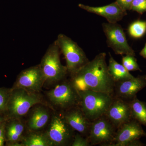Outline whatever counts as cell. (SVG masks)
Listing matches in <instances>:
<instances>
[{"instance_id": "6da1fadb", "label": "cell", "mask_w": 146, "mask_h": 146, "mask_svg": "<svg viewBox=\"0 0 146 146\" xmlns=\"http://www.w3.org/2000/svg\"><path fill=\"white\" fill-rule=\"evenodd\" d=\"M106 53H100L93 60L70 74L69 80L78 91L91 90L114 96L115 82L108 72Z\"/></svg>"}, {"instance_id": "7a4b0ae2", "label": "cell", "mask_w": 146, "mask_h": 146, "mask_svg": "<svg viewBox=\"0 0 146 146\" xmlns=\"http://www.w3.org/2000/svg\"><path fill=\"white\" fill-rule=\"evenodd\" d=\"M60 48L56 41L50 45L40 65L44 78V84L55 85L65 79L68 74L66 66L61 64Z\"/></svg>"}, {"instance_id": "3957f363", "label": "cell", "mask_w": 146, "mask_h": 146, "mask_svg": "<svg viewBox=\"0 0 146 146\" xmlns=\"http://www.w3.org/2000/svg\"><path fill=\"white\" fill-rule=\"evenodd\" d=\"M78 93L80 107L91 121L105 115L114 97L108 93L91 90Z\"/></svg>"}, {"instance_id": "277c9868", "label": "cell", "mask_w": 146, "mask_h": 146, "mask_svg": "<svg viewBox=\"0 0 146 146\" xmlns=\"http://www.w3.org/2000/svg\"><path fill=\"white\" fill-rule=\"evenodd\" d=\"M38 104H45L43 97L39 93L23 89H11L7 110L14 119H20Z\"/></svg>"}, {"instance_id": "5b68a950", "label": "cell", "mask_w": 146, "mask_h": 146, "mask_svg": "<svg viewBox=\"0 0 146 146\" xmlns=\"http://www.w3.org/2000/svg\"><path fill=\"white\" fill-rule=\"evenodd\" d=\"M49 101L61 112L79 106L80 98L77 90L69 80L64 79L46 93Z\"/></svg>"}, {"instance_id": "8992f818", "label": "cell", "mask_w": 146, "mask_h": 146, "mask_svg": "<svg viewBox=\"0 0 146 146\" xmlns=\"http://www.w3.org/2000/svg\"><path fill=\"white\" fill-rule=\"evenodd\" d=\"M75 131L69 125L63 112H54L46 131L54 146H71Z\"/></svg>"}, {"instance_id": "52a82bcc", "label": "cell", "mask_w": 146, "mask_h": 146, "mask_svg": "<svg viewBox=\"0 0 146 146\" xmlns=\"http://www.w3.org/2000/svg\"><path fill=\"white\" fill-rule=\"evenodd\" d=\"M56 41L66 60L69 74L75 72L89 61L83 50L65 35L59 34Z\"/></svg>"}, {"instance_id": "ba28073f", "label": "cell", "mask_w": 146, "mask_h": 146, "mask_svg": "<svg viewBox=\"0 0 146 146\" xmlns=\"http://www.w3.org/2000/svg\"><path fill=\"white\" fill-rule=\"evenodd\" d=\"M117 129L105 115L91 121L87 137L91 146H110Z\"/></svg>"}, {"instance_id": "9c48e42d", "label": "cell", "mask_w": 146, "mask_h": 146, "mask_svg": "<svg viewBox=\"0 0 146 146\" xmlns=\"http://www.w3.org/2000/svg\"><path fill=\"white\" fill-rule=\"evenodd\" d=\"M108 46L115 54L135 56V52L129 45L123 28L120 25L108 22L102 24Z\"/></svg>"}, {"instance_id": "30bf717a", "label": "cell", "mask_w": 146, "mask_h": 146, "mask_svg": "<svg viewBox=\"0 0 146 146\" xmlns=\"http://www.w3.org/2000/svg\"><path fill=\"white\" fill-rule=\"evenodd\" d=\"M44 85V78L39 64L22 71L11 89H23L30 92L39 93Z\"/></svg>"}, {"instance_id": "8fae6325", "label": "cell", "mask_w": 146, "mask_h": 146, "mask_svg": "<svg viewBox=\"0 0 146 146\" xmlns=\"http://www.w3.org/2000/svg\"><path fill=\"white\" fill-rule=\"evenodd\" d=\"M141 124L132 119L118 128L110 146H126L131 141L146 137V132Z\"/></svg>"}, {"instance_id": "7c38bea8", "label": "cell", "mask_w": 146, "mask_h": 146, "mask_svg": "<svg viewBox=\"0 0 146 146\" xmlns=\"http://www.w3.org/2000/svg\"><path fill=\"white\" fill-rule=\"evenodd\" d=\"M146 87V75L115 82L114 96L129 102L136 97V94Z\"/></svg>"}, {"instance_id": "4fadbf2b", "label": "cell", "mask_w": 146, "mask_h": 146, "mask_svg": "<svg viewBox=\"0 0 146 146\" xmlns=\"http://www.w3.org/2000/svg\"><path fill=\"white\" fill-rule=\"evenodd\" d=\"M105 115L117 129L132 119L129 102L114 97Z\"/></svg>"}, {"instance_id": "5bb4252c", "label": "cell", "mask_w": 146, "mask_h": 146, "mask_svg": "<svg viewBox=\"0 0 146 146\" xmlns=\"http://www.w3.org/2000/svg\"><path fill=\"white\" fill-rule=\"evenodd\" d=\"M62 112L66 121L74 130L84 137H88L91 121L86 117L79 106Z\"/></svg>"}, {"instance_id": "9a60e30c", "label": "cell", "mask_w": 146, "mask_h": 146, "mask_svg": "<svg viewBox=\"0 0 146 146\" xmlns=\"http://www.w3.org/2000/svg\"><path fill=\"white\" fill-rule=\"evenodd\" d=\"M79 7L87 12L102 16L107 20L108 22L116 23L121 21L127 15V11L123 10L116 2L108 5L102 7H92L79 4Z\"/></svg>"}, {"instance_id": "2e32d148", "label": "cell", "mask_w": 146, "mask_h": 146, "mask_svg": "<svg viewBox=\"0 0 146 146\" xmlns=\"http://www.w3.org/2000/svg\"><path fill=\"white\" fill-rule=\"evenodd\" d=\"M49 110L44 104H38L30 113L27 127L30 131H39L49 123L51 119Z\"/></svg>"}, {"instance_id": "e0dca14e", "label": "cell", "mask_w": 146, "mask_h": 146, "mask_svg": "<svg viewBox=\"0 0 146 146\" xmlns=\"http://www.w3.org/2000/svg\"><path fill=\"white\" fill-rule=\"evenodd\" d=\"M109 55V64L108 65V69L110 75L115 83L134 77L122 64H120L116 61L110 52Z\"/></svg>"}, {"instance_id": "ac0fdd59", "label": "cell", "mask_w": 146, "mask_h": 146, "mask_svg": "<svg viewBox=\"0 0 146 146\" xmlns=\"http://www.w3.org/2000/svg\"><path fill=\"white\" fill-rule=\"evenodd\" d=\"M21 141L22 146H54L46 131H30Z\"/></svg>"}, {"instance_id": "d6986e66", "label": "cell", "mask_w": 146, "mask_h": 146, "mask_svg": "<svg viewBox=\"0 0 146 146\" xmlns=\"http://www.w3.org/2000/svg\"><path fill=\"white\" fill-rule=\"evenodd\" d=\"M25 125L20 119H14L5 127V136L7 141L11 143L22 141Z\"/></svg>"}, {"instance_id": "ffe728a7", "label": "cell", "mask_w": 146, "mask_h": 146, "mask_svg": "<svg viewBox=\"0 0 146 146\" xmlns=\"http://www.w3.org/2000/svg\"><path fill=\"white\" fill-rule=\"evenodd\" d=\"M131 118L146 127V103L136 97L130 101Z\"/></svg>"}, {"instance_id": "44dd1931", "label": "cell", "mask_w": 146, "mask_h": 146, "mask_svg": "<svg viewBox=\"0 0 146 146\" xmlns=\"http://www.w3.org/2000/svg\"><path fill=\"white\" fill-rule=\"evenodd\" d=\"M129 34L133 38H141L146 32V21H137L131 23L128 29Z\"/></svg>"}, {"instance_id": "7402d4cb", "label": "cell", "mask_w": 146, "mask_h": 146, "mask_svg": "<svg viewBox=\"0 0 146 146\" xmlns=\"http://www.w3.org/2000/svg\"><path fill=\"white\" fill-rule=\"evenodd\" d=\"M122 65L129 72V71H141L139 65L137 63V59L135 56L125 55L122 57Z\"/></svg>"}, {"instance_id": "603a6c76", "label": "cell", "mask_w": 146, "mask_h": 146, "mask_svg": "<svg viewBox=\"0 0 146 146\" xmlns=\"http://www.w3.org/2000/svg\"><path fill=\"white\" fill-rule=\"evenodd\" d=\"M11 93V89L8 91L0 89V111L7 110Z\"/></svg>"}, {"instance_id": "cb8c5ba5", "label": "cell", "mask_w": 146, "mask_h": 146, "mask_svg": "<svg viewBox=\"0 0 146 146\" xmlns=\"http://www.w3.org/2000/svg\"><path fill=\"white\" fill-rule=\"evenodd\" d=\"M131 10L141 14L146 12V0H133Z\"/></svg>"}, {"instance_id": "d4e9b609", "label": "cell", "mask_w": 146, "mask_h": 146, "mask_svg": "<svg viewBox=\"0 0 146 146\" xmlns=\"http://www.w3.org/2000/svg\"><path fill=\"white\" fill-rule=\"evenodd\" d=\"M72 146H91L88 139L78 133H75Z\"/></svg>"}, {"instance_id": "484cf974", "label": "cell", "mask_w": 146, "mask_h": 146, "mask_svg": "<svg viewBox=\"0 0 146 146\" xmlns=\"http://www.w3.org/2000/svg\"><path fill=\"white\" fill-rule=\"evenodd\" d=\"M133 0H116V2L123 10L126 11L131 10V5Z\"/></svg>"}, {"instance_id": "4316f807", "label": "cell", "mask_w": 146, "mask_h": 146, "mask_svg": "<svg viewBox=\"0 0 146 146\" xmlns=\"http://www.w3.org/2000/svg\"><path fill=\"white\" fill-rule=\"evenodd\" d=\"M5 139V124L4 122L0 126V146H4Z\"/></svg>"}, {"instance_id": "83f0119b", "label": "cell", "mask_w": 146, "mask_h": 146, "mask_svg": "<svg viewBox=\"0 0 146 146\" xmlns=\"http://www.w3.org/2000/svg\"><path fill=\"white\" fill-rule=\"evenodd\" d=\"M140 55L142 57L146 59V43L143 48L140 52Z\"/></svg>"}, {"instance_id": "f1b7e54d", "label": "cell", "mask_w": 146, "mask_h": 146, "mask_svg": "<svg viewBox=\"0 0 146 146\" xmlns=\"http://www.w3.org/2000/svg\"><path fill=\"white\" fill-rule=\"evenodd\" d=\"M4 123L3 119L0 117V126Z\"/></svg>"}]
</instances>
